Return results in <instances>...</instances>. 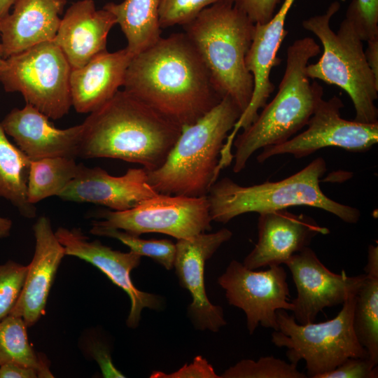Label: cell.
Segmentation results:
<instances>
[{"label": "cell", "mask_w": 378, "mask_h": 378, "mask_svg": "<svg viewBox=\"0 0 378 378\" xmlns=\"http://www.w3.org/2000/svg\"><path fill=\"white\" fill-rule=\"evenodd\" d=\"M242 10L255 24L270 21L281 0H227Z\"/></svg>", "instance_id": "e575fe53"}, {"label": "cell", "mask_w": 378, "mask_h": 378, "mask_svg": "<svg viewBox=\"0 0 378 378\" xmlns=\"http://www.w3.org/2000/svg\"><path fill=\"white\" fill-rule=\"evenodd\" d=\"M122 86L123 90L182 129L195 123L223 98L184 32L161 37L134 56Z\"/></svg>", "instance_id": "6da1fadb"}, {"label": "cell", "mask_w": 378, "mask_h": 378, "mask_svg": "<svg viewBox=\"0 0 378 378\" xmlns=\"http://www.w3.org/2000/svg\"><path fill=\"white\" fill-rule=\"evenodd\" d=\"M66 3V0H16L13 12L0 19L3 58L53 41Z\"/></svg>", "instance_id": "7402d4cb"}, {"label": "cell", "mask_w": 378, "mask_h": 378, "mask_svg": "<svg viewBox=\"0 0 378 378\" xmlns=\"http://www.w3.org/2000/svg\"><path fill=\"white\" fill-rule=\"evenodd\" d=\"M347 9L363 41L378 36V0H352Z\"/></svg>", "instance_id": "d6a6232c"}, {"label": "cell", "mask_w": 378, "mask_h": 378, "mask_svg": "<svg viewBox=\"0 0 378 378\" xmlns=\"http://www.w3.org/2000/svg\"><path fill=\"white\" fill-rule=\"evenodd\" d=\"M55 234L64 248L66 255L77 257L95 266L127 294L131 302L126 321L129 328H136L139 326L144 308H162L163 301L160 296L140 290L132 282L130 273L140 265V255L132 251L113 250L99 240L90 241L80 228L59 227Z\"/></svg>", "instance_id": "5bb4252c"}, {"label": "cell", "mask_w": 378, "mask_h": 378, "mask_svg": "<svg viewBox=\"0 0 378 378\" xmlns=\"http://www.w3.org/2000/svg\"><path fill=\"white\" fill-rule=\"evenodd\" d=\"M344 104L340 97L322 99L307 122V129L278 145L267 146L258 155V162L279 155L295 158L308 156L323 148L334 146L351 152H364L378 142V122L363 123L340 115Z\"/></svg>", "instance_id": "7c38bea8"}, {"label": "cell", "mask_w": 378, "mask_h": 378, "mask_svg": "<svg viewBox=\"0 0 378 378\" xmlns=\"http://www.w3.org/2000/svg\"><path fill=\"white\" fill-rule=\"evenodd\" d=\"M102 220L92 224L119 229L140 236L156 232L176 239L209 231L212 221L206 196L158 194L125 211H102Z\"/></svg>", "instance_id": "30bf717a"}, {"label": "cell", "mask_w": 378, "mask_h": 378, "mask_svg": "<svg viewBox=\"0 0 378 378\" xmlns=\"http://www.w3.org/2000/svg\"><path fill=\"white\" fill-rule=\"evenodd\" d=\"M34 254L20 298L10 314L21 317L26 326H34L45 312L50 288L65 255L53 232L50 219L40 216L33 226Z\"/></svg>", "instance_id": "ffe728a7"}, {"label": "cell", "mask_w": 378, "mask_h": 378, "mask_svg": "<svg viewBox=\"0 0 378 378\" xmlns=\"http://www.w3.org/2000/svg\"><path fill=\"white\" fill-rule=\"evenodd\" d=\"M116 24L115 16L104 8L97 10L93 0L74 3L65 12L53 40L71 69L86 64L106 50L108 34Z\"/></svg>", "instance_id": "44dd1931"}, {"label": "cell", "mask_w": 378, "mask_h": 378, "mask_svg": "<svg viewBox=\"0 0 378 378\" xmlns=\"http://www.w3.org/2000/svg\"><path fill=\"white\" fill-rule=\"evenodd\" d=\"M1 125L31 161L55 157L76 158L78 155L82 123L66 129L57 128L48 116L26 104L22 108L12 109Z\"/></svg>", "instance_id": "d6986e66"}, {"label": "cell", "mask_w": 378, "mask_h": 378, "mask_svg": "<svg viewBox=\"0 0 378 378\" xmlns=\"http://www.w3.org/2000/svg\"><path fill=\"white\" fill-rule=\"evenodd\" d=\"M232 232L223 228L213 233H200L186 239H177L174 262L179 284L187 289L192 298L188 315L195 328L218 332L227 322L223 308L209 300L204 285L206 261L225 242Z\"/></svg>", "instance_id": "9a60e30c"}, {"label": "cell", "mask_w": 378, "mask_h": 378, "mask_svg": "<svg viewBox=\"0 0 378 378\" xmlns=\"http://www.w3.org/2000/svg\"><path fill=\"white\" fill-rule=\"evenodd\" d=\"M220 0H161L159 23L161 28L185 25L200 12Z\"/></svg>", "instance_id": "1f68e13d"}, {"label": "cell", "mask_w": 378, "mask_h": 378, "mask_svg": "<svg viewBox=\"0 0 378 378\" xmlns=\"http://www.w3.org/2000/svg\"><path fill=\"white\" fill-rule=\"evenodd\" d=\"M92 225L91 234L116 239L141 257H148L168 270L174 267L176 246L173 241L165 239H144L119 229Z\"/></svg>", "instance_id": "f1b7e54d"}, {"label": "cell", "mask_w": 378, "mask_h": 378, "mask_svg": "<svg viewBox=\"0 0 378 378\" xmlns=\"http://www.w3.org/2000/svg\"><path fill=\"white\" fill-rule=\"evenodd\" d=\"M242 111L229 97L182 132L165 161L147 172L149 185L158 193L206 196L217 181L225 141Z\"/></svg>", "instance_id": "5b68a950"}, {"label": "cell", "mask_w": 378, "mask_h": 378, "mask_svg": "<svg viewBox=\"0 0 378 378\" xmlns=\"http://www.w3.org/2000/svg\"><path fill=\"white\" fill-rule=\"evenodd\" d=\"M90 354L99 364L104 377L123 378L125 376L119 371L111 360L109 347L103 342L92 340L88 346Z\"/></svg>", "instance_id": "8d00e7d4"}, {"label": "cell", "mask_w": 378, "mask_h": 378, "mask_svg": "<svg viewBox=\"0 0 378 378\" xmlns=\"http://www.w3.org/2000/svg\"><path fill=\"white\" fill-rule=\"evenodd\" d=\"M16 0H0V19L9 13V10Z\"/></svg>", "instance_id": "b9f144b4"}, {"label": "cell", "mask_w": 378, "mask_h": 378, "mask_svg": "<svg viewBox=\"0 0 378 378\" xmlns=\"http://www.w3.org/2000/svg\"><path fill=\"white\" fill-rule=\"evenodd\" d=\"M295 0H284L279 10L265 24H255L252 43L246 56V66L253 78V90L251 102L228 134L225 145L231 147L241 129L248 127L257 118L258 111L267 104L274 90L270 80L273 67L280 59L276 55L287 34L285 22Z\"/></svg>", "instance_id": "ac0fdd59"}, {"label": "cell", "mask_w": 378, "mask_h": 378, "mask_svg": "<svg viewBox=\"0 0 378 378\" xmlns=\"http://www.w3.org/2000/svg\"><path fill=\"white\" fill-rule=\"evenodd\" d=\"M82 124L78 157L118 159L147 172L162 164L182 132L125 90H118Z\"/></svg>", "instance_id": "7a4b0ae2"}, {"label": "cell", "mask_w": 378, "mask_h": 378, "mask_svg": "<svg viewBox=\"0 0 378 378\" xmlns=\"http://www.w3.org/2000/svg\"><path fill=\"white\" fill-rule=\"evenodd\" d=\"M158 194L149 185L147 171L143 167L130 168L115 176L99 167L79 163L76 176L58 197L64 201L93 203L121 211Z\"/></svg>", "instance_id": "2e32d148"}, {"label": "cell", "mask_w": 378, "mask_h": 378, "mask_svg": "<svg viewBox=\"0 0 378 378\" xmlns=\"http://www.w3.org/2000/svg\"><path fill=\"white\" fill-rule=\"evenodd\" d=\"M27 328L21 317L12 314L0 321V365L14 363L34 368L38 377H53L47 359L29 344Z\"/></svg>", "instance_id": "4316f807"}, {"label": "cell", "mask_w": 378, "mask_h": 378, "mask_svg": "<svg viewBox=\"0 0 378 378\" xmlns=\"http://www.w3.org/2000/svg\"><path fill=\"white\" fill-rule=\"evenodd\" d=\"M327 170L326 161L318 158L302 170L278 181L243 186L228 177L216 181L206 195L212 221L227 223L246 213L258 214L308 206L331 213L345 223H356L360 211L327 197L320 180Z\"/></svg>", "instance_id": "8992f818"}, {"label": "cell", "mask_w": 378, "mask_h": 378, "mask_svg": "<svg viewBox=\"0 0 378 378\" xmlns=\"http://www.w3.org/2000/svg\"><path fill=\"white\" fill-rule=\"evenodd\" d=\"M320 52L318 44L311 37L295 40L288 46L276 96L233 141L234 173L243 170L258 150L288 141L307 125L323 99V88L317 82L311 83L307 74L309 59Z\"/></svg>", "instance_id": "3957f363"}, {"label": "cell", "mask_w": 378, "mask_h": 378, "mask_svg": "<svg viewBox=\"0 0 378 378\" xmlns=\"http://www.w3.org/2000/svg\"><path fill=\"white\" fill-rule=\"evenodd\" d=\"M3 55H2V47H1V42H0V65H1V62L3 59Z\"/></svg>", "instance_id": "7bdbcfd3"}, {"label": "cell", "mask_w": 378, "mask_h": 378, "mask_svg": "<svg viewBox=\"0 0 378 378\" xmlns=\"http://www.w3.org/2000/svg\"><path fill=\"white\" fill-rule=\"evenodd\" d=\"M12 220L0 216V239L8 237L12 228Z\"/></svg>", "instance_id": "60d3db41"}, {"label": "cell", "mask_w": 378, "mask_h": 378, "mask_svg": "<svg viewBox=\"0 0 378 378\" xmlns=\"http://www.w3.org/2000/svg\"><path fill=\"white\" fill-rule=\"evenodd\" d=\"M297 289L291 301L293 315L300 324L315 321L325 308L342 304L357 294L367 275L349 276L328 270L309 246L293 255L285 263Z\"/></svg>", "instance_id": "4fadbf2b"}, {"label": "cell", "mask_w": 378, "mask_h": 378, "mask_svg": "<svg viewBox=\"0 0 378 378\" xmlns=\"http://www.w3.org/2000/svg\"><path fill=\"white\" fill-rule=\"evenodd\" d=\"M38 373L34 368L22 365L7 363L0 365V378H36Z\"/></svg>", "instance_id": "74e56055"}, {"label": "cell", "mask_w": 378, "mask_h": 378, "mask_svg": "<svg viewBox=\"0 0 378 378\" xmlns=\"http://www.w3.org/2000/svg\"><path fill=\"white\" fill-rule=\"evenodd\" d=\"M28 265L13 260L0 264V321L10 314L22 293Z\"/></svg>", "instance_id": "4dcf8cb0"}, {"label": "cell", "mask_w": 378, "mask_h": 378, "mask_svg": "<svg viewBox=\"0 0 378 378\" xmlns=\"http://www.w3.org/2000/svg\"><path fill=\"white\" fill-rule=\"evenodd\" d=\"M220 95L229 97L242 113L248 106L253 78L246 66L255 23L227 0L208 6L183 26Z\"/></svg>", "instance_id": "277c9868"}, {"label": "cell", "mask_w": 378, "mask_h": 378, "mask_svg": "<svg viewBox=\"0 0 378 378\" xmlns=\"http://www.w3.org/2000/svg\"><path fill=\"white\" fill-rule=\"evenodd\" d=\"M340 8V2L335 1L325 13L302 22V27L317 36L323 49L318 62L307 65V74L309 78L318 79L344 90L356 111L354 120L377 122L375 101L378 98V80L368 64L363 40L352 14L346 10L336 33L330 27L331 18Z\"/></svg>", "instance_id": "52a82bcc"}, {"label": "cell", "mask_w": 378, "mask_h": 378, "mask_svg": "<svg viewBox=\"0 0 378 378\" xmlns=\"http://www.w3.org/2000/svg\"><path fill=\"white\" fill-rule=\"evenodd\" d=\"M297 364L287 363L272 356L260 358L257 361L243 359L230 367L220 376L223 378H306Z\"/></svg>", "instance_id": "f546056e"}, {"label": "cell", "mask_w": 378, "mask_h": 378, "mask_svg": "<svg viewBox=\"0 0 378 378\" xmlns=\"http://www.w3.org/2000/svg\"><path fill=\"white\" fill-rule=\"evenodd\" d=\"M266 270H251L236 260H232L218 284L225 291L230 305L241 309L246 317V326L252 335L260 325L278 330L276 312L292 311L287 274L284 267L274 265Z\"/></svg>", "instance_id": "8fae6325"}, {"label": "cell", "mask_w": 378, "mask_h": 378, "mask_svg": "<svg viewBox=\"0 0 378 378\" xmlns=\"http://www.w3.org/2000/svg\"><path fill=\"white\" fill-rule=\"evenodd\" d=\"M78 169L76 158L71 157L31 161L27 182L29 202L35 204L47 197H58L74 178Z\"/></svg>", "instance_id": "484cf974"}, {"label": "cell", "mask_w": 378, "mask_h": 378, "mask_svg": "<svg viewBox=\"0 0 378 378\" xmlns=\"http://www.w3.org/2000/svg\"><path fill=\"white\" fill-rule=\"evenodd\" d=\"M377 365L369 358L351 357L318 378H377Z\"/></svg>", "instance_id": "836d02e7"}, {"label": "cell", "mask_w": 378, "mask_h": 378, "mask_svg": "<svg viewBox=\"0 0 378 378\" xmlns=\"http://www.w3.org/2000/svg\"><path fill=\"white\" fill-rule=\"evenodd\" d=\"M71 71L59 46L46 41L4 58L0 82L6 92L21 93L26 104L57 120L66 115L72 106Z\"/></svg>", "instance_id": "9c48e42d"}, {"label": "cell", "mask_w": 378, "mask_h": 378, "mask_svg": "<svg viewBox=\"0 0 378 378\" xmlns=\"http://www.w3.org/2000/svg\"><path fill=\"white\" fill-rule=\"evenodd\" d=\"M367 275V274H366ZM353 326L372 363L378 364V276H368L356 294Z\"/></svg>", "instance_id": "83f0119b"}, {"label": "cell", "mask_w": 378, "mask_h": 378, "mask_svg": "<svg viewBox=\"0 0 378 378\" xmlns=\"http://www.w3.org/2000/svg\"><path fill=\"white\" fill-rule=\"evenodd\" d=\"M258 232L256 244L242 262L251 270L285 264L314 237L330 230L308 216L281 209L259 214Z\"/></svg>", "instance_id": "e0dca14e"}, {"label": "cell", "mask_w": 378, "mask_h": 378, "mask_svg": "<svg viewBox=\"0 0 378 378\" xmlns=\"http://www.w3.org/2000/svg\"><path fill=\"white\" fill-rule=\"evenodd\" d=\"M31 160L11 144L0 122V197L15 206L27 218L36 216V208L27 199Z\"/></svg>", "instance_id": "d4e9b609"}, {"label": "cell", "mask_w": 378, "mask_h": 378, "mask_svg": "<svg viewBox=\"0 0 378 378\" xmlns=\"http://www.w3.org/2000/svg\"><path fill=\"white\" fill-rule=\"evenodd\" d=\"M356 295L343 304L333 318L325 322L300 324L286 310L276 312L278 330L272 333V342L287 349L290 363H306L307 377L318 378L349 358H369L366 349L359 343L353 326Z\"/></svg>", "instance_id": "ba28073f"}, {"label": "cell", "mask_w": 378, "mask_h": 378, "mask_svg": "<svg viewBox=\"0 0 378 378\" xmlns=\"http://www.w3.org/2000/svg\"><path fill=\"white\" fill-rule=\"evenodd\" d=\"M133 57L126 48L113 52L105 50L84 66L71 69L69 86L76 111L90 113L111 99L123 85Z\"/></svg>", "instance_id": "603a6c76"}, {"label": "cell", "mask_w": 378, "mask_h": 378, "mask_svg": "<svg viewBox=\"0 0 378 378\" xmlns=\"http://www.w3.org/2000/svg\"><path fill=\"white\" fill-rule=\"evenodd\" d=\"M150 377L162 378H186V377H200V378H218L217 375L211 364L201 356H196L193 362L189 365L185 364L177 371L165 374L160 371H154Z\"/></svg>", "instance_id": "d590c367"}, {"label": "cell", "mask_w": 378, "mask_h": 378, "mask_svg": "<svg viewBox=\"0 0 378 378\" xmlns=\"http://www.w3.org/2000/svg\"><path fill=\"white\" fill-rule=\"evenodd\" d=\"M365 58L374 78L378 80V36L367 41Z\"/></svg>", "instance_id": "f35d334b"}, {"label": "cell", "mask_w": 378, "mask_h": 378, "mask_svg": "<svg viewBox=\"0 0 378 378\" xmlns=\"http://www.w3.org/2000/svg\"><path fill=\"white\" fill-rule=\"evenodd\" d=\"M368 276H378V246L370 244L368 246V262L364 268Z\"/></svg>", "instance_id": "ab89813d"}, {"label": "cell", "mask_w": 378, "mask_h": 378, "mask_svg": "<svg viewBox=\"0 0 378 378\" xmlns=\"http://www.w3.org/2000/svg\"><path fill=\"white\" fill-rule=\"evenodd\" d=\"M161 0H124L109 2L103 8L115 18L127 42L126 48L133 55L157 42L161 36L159 8Z\"/></svg>", "instance_id": "cb8c5ba5"}]
</instances>
